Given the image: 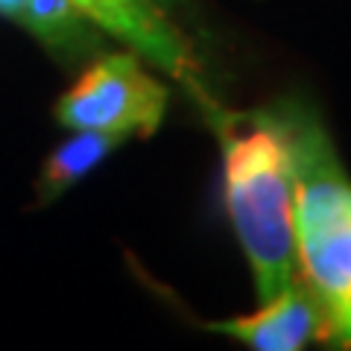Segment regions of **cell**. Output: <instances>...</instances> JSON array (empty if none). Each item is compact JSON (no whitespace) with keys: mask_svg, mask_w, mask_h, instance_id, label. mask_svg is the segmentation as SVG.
I'll return each instance as SVG.
<instances>
[{"mask_svg":"<svg viewBox=\"0 0 351 351\" xmlns=\"http://www.w3.org/2000/svg\"><path fill=\"white\" fill-rule=\"evenodd\" d=\"M80 12L100 24L108 36L126 41L132 50L147 56L158 71L202 94L199 68L188 44L152 0H71Z\"/></svg>","mask_w":351,"mask_h":351,"instance_id":"obj_4","label":"cell"},{"mask_svg":"<svg viewBox=\"0 0 351 351\" xmlns=\"http://www.w3.org/2000/svg\"><path fill=\"white\" fill-rule=\"evenodd\" d=\"M167 108V88L132 53H108L88 68L59 100L56 117L71 129L152 135Z\"/></svg>","mask_w":351,"mask_h":351,"instance_id":"obj_3","label":"cell"},{"mask_svg":"<svg viewBox=\"0 0 351 351\" xmlns=\"http://www.w3.org/2000/svg\"><path fill=\"white\" fill-rule=\"evenodd\" d=\"M0 15L18 21L53 50H82L94 41L88 18L71 0H0Z\"/></svg>","mask_w":351,"mask_h":351,"instance_id":"obj_7","label":"cell"},{"mask_svg":"<svg viewBox=\"0 0 351 351\" xmlns=\"http://www.w3.org/2000/svg\"><path fill=\"white\" fill-rule=\"evenodd\" d=\"M126 141V135L120 132H100V129H80V135H73L71 141L53 152L44 164V170L38 176V199L53 202L59 196L73 188L82 176L91 173L114 147H120Z\"/></svg>","mask_w":351,"mask_h":351,"instance_id":"obj_6","label":"cell"},{"mask_svg":"<svg viewBox=\"0 0 351 351\" xmlns=\"http://www.w3.org/2000/svg\"><path fill=\"white\" fill-rule=\"evenodd\" d=\"M293 161V237L328 331L351 348V179L319 123L284 120Z\"/></svg>","mask_w":351,"mask_h":351,"instance_id":"obj_1","label":"cell"},{"mask_svg":"<svg viewBox=\"0 0 351 351\" xmlns=\"http://www.w3.org/2000/svg\"><path fill=\"white\" fill-rule=\"evenodd\" d=\"M226 208L261 302L295 276L293 161L284 120L258 117L226 132Z\"/></svg>","mask_w":351,"mask_h":351,"instance_id":"obj_2","label":"cell"},{"mask_svg":"<svg viewBox=\"0 0 351 351\" xmlns=\"http://www.w3.org/2000/svg\"><path fill=\"white\" fill-rule=\"evenodd\" d=\"M208 328L217 334L234 337L258 351H295L316 337L331 339L319 299L299 276H293L287 287H281L272 299L263 302L261 311L211 322Z\"/></svg>","mask_w":351,"mask_h":351,"instance_id":"obj_5","label":"cell"}]
</instances>
